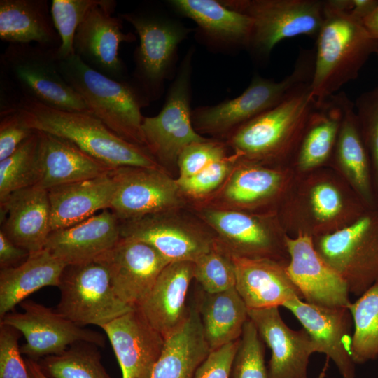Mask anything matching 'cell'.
<instances>
[{
	"label": "cell",
	"instance_id": "obj_14",
	"mask_svg": "<svg viewBox=\"0 0 378 378\" xmlns=\"http://www.w3.org/2000/svg\"><path fill=\"white\" fill-rule=\"evenodd\" d=\"M115 189L111 210L120 221L178 211L183 195L164 169L121 167L112 169Z\"/></svg>",
	"mask_w": 378,
	"mask_h": 378
},
{
	"label": "cell",
	"instance_id": "obj_29",
	"mask_svg": "<svg viewBox=\"0 0 378 378\" xmlns=\"http://www.w3.org/2000/svg\"><path fill=\"white\" fill-rule=\"evenodd\" d=\"M232 258L235 288L248 309L283 307L294 298H302L287 273V265L266 258L234 255Z\"/></svg>",
	"mask_w": 378,
	"mask_h": 378
},
{
	"label": "cell",
	"instance_id": "obj_43",
	"mask_svg": "<svg viewBox=\"0 0 378 378\" xmlns=\"http://www.w3.org/2000/svg\"><path fill=\"white\" fill-rule=\"evenodd\" d=\"M354 108L370 157L374 190L378 201V85L362 93L356 99Z\"/></svg>",
	"mask_w": 378,
	"mask_h": 378
},
{
	"label": "cell",
	"instance_id": "obj_45",
	"mask_svg": "<svg viewBox=\"0 0 378 378\" xmlns=\"http://www.w3.org/2000/svg\"><path fill=\"white\" fill-rule=\"evenodd\" d=\"M227 146L226 142L211 139L189 145L178 157L179 175L177 178L190 177L226 157L228 155Z\"/></svg>",
	"mask_w": 378,
	"mask_h": 378
},
{
	"label": "cell",
	"instance_id": "obj_23",
	"mask_svg": "<svg viewBox=\"0 0 378 378\" xmlns=\"http://www.w3.org/2000/svg\"><path fill=\"white\" fill-rule=\"evenodd\" d=\"M122 370V378H150L164 338L138 308L102 326Z\"/></svg>",
	"mask_w": 378,
	"mask_h": 378
},
{
	"label": "cell",
	"instance_id": "obj_42",
	"mask_svg": "<svg viewBox=\"0 0 378 378\" xmlns=\"http://www.w3.org/2000/svg\"><path fill=\"white\" fill-rule=\"evenodd\" d=\"M100 0H52L51 15L58 34L61 45L58 48L60 60L75 55L74 38L79 24L83 22L88 12Z\"/></svg>",
	"mask_w": 378,
	"mask_h": 378
},
{
	"label": "cell",
	"instance_id": "obj_17",
	"mask_svg": "<svg viewBox=\"0 0 378 378\" xmlns=\"http://www.w3.org/2000/svg\"><path fill=\"white\" fill-rule=\"evenodd\" d=\"M176 211L120 221V236L150 245L169 262H195L212 248L216 237Z\"/></svg>",
	"mask_w": 378,
	"mask_h": 378
},
{
	"label": "cell",
	"instance_id": "obj_24",
	"mask_svg": "<svg viewBox=\"0 0 378 378\" xmlns=\"http://www.w3.org/2000/svg\"><path fill=\"white\" fill-rule=\"evenodd\" d=\"M1 231L30 254L44 248L51 232L47 190L37 186L11 193L0 202Z\"/></svg>",
	"mask_w": 378,
	"mask_h": 378
},
{
	"label": "cell",
	"instance_id": "obj_40",
	"mask_svg": "<svg viewBox=\"0 0 378 378\" xmlns=\"http://www.w3.org/2000/svg\"><path fill=\"white\" fill-rule=\"evenodd\" d=\"M194 264V279L203 291L216 293L235 287L236 274L231 253L217 241Z\"/></svg>",
	"mask_w": 378,
	"mask_h": 378
},
{
	"label": "cell",
	"instance_id": "obj_16",
	"mask_svg": "<svg viewBox=\"0 0 378 378\" xmlns=\"http://www.w3.org/2000/svg\"><path fill=\"white\" fill-rule=\"evenodd\" d=\"M117 2L100 0L79 24L74 38V54L85 64L104 76L124 80L125 65L118 55L122 43L136 41L123 31L122 20L113 13Z\"/></svg>",
	"mask_w": 378,
	"mask_h": 378
},
{
	"label": "cell",
	"instance_id": "obj_49",
	"mask_svg": "<svg viewBox=\"0 0 378 378\" xmlns=\"http://www.w3.org/2000/svg\"><path fill=\"white\" fill-rule=\"evenodd\" d=\"M324 6L363 20L378 5V0H325Z\"/></svg>",
	"mask_w": 378,
	"mask_h": 378
},
{
	"label": "cell",
	"instance_id": "obj_3",
	"mask_svg": "<svg viewBox=\"0 0 378 378\" xmlns=\"http://www.w3.org/2000/svg\"><path fill=\"white\" fill-rule=\"evenodd\" d=\"M307 84L234 131L226 144L239 159L290 166L316 100Z\"/></svg>",
	"mask_w": 378,
	"mask_h": 378
},
{
	"label": "cell",
	"instance_id": "obj_37",
	"mask_svg": "<svg viewBox=\"0 0 378 378\" xmlns=\"http://www.w3.org/2000/svg\"><path fill=\"white\" fill-rule=\"evenodd\" d=\"M354 331L351 354L356 364L378 358V281L349 307Z\"/></svg>",
	"mask_w": 378,
	"mask_h": 378
},
{
	"label": "cell",
	"instance_id": "obj_22",
	"mask_svg": "<svg viewBox=\"0 0 378 378\" xmlns=\"http://www.w3.org/2000/svg\"><path fill=\"white\" fill-rule=\"evenodd\" d=\"M248 314L271 350L269 378H309V358L317 349L308 332L290 328L279 307L248 309Z\"/></svg>",
	"mask_w": 378,
	"mask_h": 378
},
{
	"label": "cell",
	"instance_id": "obj_9",
	"mask_svg": "<svg viewBox=\"0 0 378 378\" xmlns=\"http://www.w3.org/2000/svg\"><path fill=\"white\" fill-rule=\"evenodd\" d=\"M248 15L252 29L247 49L258 60L269 57L281 41L304 35L316 38L324 21L321 0H220Z\"/></svg>",
	"mask_w": 378,
	"mask_h": 378
},
{
	"label": "cell",
	"instance_id": "obj_13",
	"mask_svg": "<svg viewBox=\"0 0 378 378\" xmlns=\"http://www.w3.org/2000/svg\"><path fill=\"white\" fill-rule=\"evenodd\" d=\"M57 288L60 299L55 309L81 327L101 328L134 309L117 296L106 267L97 260L66 265Z\"/></svg>",
	"mask_w": 378,
	"mask_h": 378
},
{
	"label": "cell",
	"instance_id": "obj_25",
	"mask_svg": "<svg viewBox=\"0 0 378 378\" xmlns=\"http://www.w3.org/2000/svg\"><path fill=\"white\" fill-rule=\"evenodd\" d=\"M120 220L109 209L52 231L43 249L66 265L93 261L120 239Z\"/></svg>",
	"mask_w": 378,
	"mask_h": 378
},
{
	"label": "cell",
	"instance_id": "obj_7",
	"mask_svg": "<svg viewBox=\"0 0 378 378\" xmlns=\"http://www.w3.org/2000/svg\"><path fill=\"white\" fill-rule=\"evenodd\" d=\"M59 62L58 48L10 43L0 56L1 78L22 97L59 110L90 112L62 75Z\"/></svg>",
	"mask_w": 378,
	"mask_h": 378
},
{
	"label": "cell",
	"instance_id": "obj_35",
	"mask_svg": "<svg viewBox=\"0 0 378 378\" xmlns=\"http://www.w3.org/2000/svg\"><path fill=\"white\" fill-rule=\"evenodd\" d=\"M66 266L46 249L31 253L17 267L0 270V318L39 289L56 286Z\"/></svg>",
	"mask_w": 378,
	"mask_h": 378
},
{
	"label": "cell",
	"instance_id": "obj_36",
	"mask_svg": "<svg viewBox=\"0 0 378 378\" xmlns=\"http://www.w3.org/2000/svg\"><path fill=\"white\" fill-rule=\"evenodd\" d=\"M195 304L211 351L240 338L248 309L235 287L216 293L202 290Z\"/></svg>",
	"mask_w": 378,
	"mask_h": 378
},
{
	"label": "cell",
	"instance_id": "obj_1",
	"mask_svg": "<svg viewBox=\"0 0 378 378\" xmlns=\"http://www.w3.org/2000/svg\"><path fill=\"white\" fill-rule=\"evenodd\" d=\"M368 209L334 169L325 167L295 174L277 215L288 236L314 238L342 229Z\"/></svg>",
	"mask_w": 378,
	"mask_h": 378
},
{
	"label": "cell",
	"instance_id": "obj_19",
	"mask_svg": "<svg viewBox=\"0 0 378 378\" xmlns=\"http://www.w3.org/2000/svg\"><path fill=\"white\" fill-rule=\"evenodd\" d=\"M96 260L106 267L117 296L133 308L141 304L170 263L150 245L122 237Z\"/></svg>",
	"mask_w": 378,
	"mask_h": 378
},
{
	"label": "cell",
	"instance_id": "obj_32",
	"mask_svg": "<svg viewBox=\"0 0 378 378\" xmlns=\"http://www.w3.org/2000/svg\"><path fill=\"white\" fill-rule=\"evenodd\" d=\"M329 167L346 181L369 209H378L371 162L354 103L344 115Z\"/></svg>",
	"mask_w": 378,
	"mask_h": 378
},
{
	"label": "cell",
	"instance_id": "obj_33",
	"mask_svg": "<svg viewBox=\"0 0 378 378\" xmlns=\"http://www.w3.org/2000/svg\"><path fill=\"white\" fill-rule=\"evenodd\" d=\"M48 0H1L0 38L8 44L59 48L61 38Z\"/></svg>",
	"mask_w": 378,
	"mask_h": 378
},
{
	"label": "cell",
	"instance_id": "obj_30",
	"mask_svg": "<svg viewBox=\"0 0 378 378\" xmlns=\"http://www.w3.org/2000/svg\"><path fill=\"white\" fill-rule=\"evenodd\" d=\"M178 15L192 20L211 46L224 48H248L252 20L246 15L216 0H169Z\"/></svg>",
	"mask_w": 378,
	"mask_h": 378
},
{
	"label": "cell",
	"instance_id": "obj_26",
	"mask_svg": "<svg viewBox=\"0 0 378 378\" xmlns=\"http://www.w3.org/2000/svg\"><path fill=\"white\" fill-rule=\"evenodd\" d=\"M352 104L344 92L316 101L291 163L296 174L329 167L344 115Z\"/></svg>",
	"mask_w": 378,
	"mask_h": 378
},
{
	"label": "cell",
	"instance_id": "obj_51",
	"mask_svg": "<svg viewBox=\"0 0 378 378\" xmlns=\"http://www.w3.org/2000/svg\"><path fill=\"white\" fill-rule=\"evenodd\" d=\"M363 22L369 33L378 40V5Z\"/></svg>",
	"mask_w": 378,
	"mask_h": 378
},
{
	"label": "cell",
	"instance_id": "obj_20",
	"mask_svg": "<svg viewBox=\"0 0 378 378\" xmlns=\"http://www.w3.org/2000/svg\"><path fill=\"white\" fill-rule=\"evenodd\" d=\"M287 273L305 302L326 307L349 308L351 302L344 279L316 252L312 238L288 235Z\"/></svg>",
	"mask_w": 378,
	"mask_h": 378
},
{
	"label": "cell",
	"instance_id": "obj_18",
	"mask_svg": "<svg viewBox=\"0 0 378 378\" xmlns=\"http://www.w3.org/2000/svg\"><path fill=\"white\" fill-rule=\"evenodd\" d=\"M290 166H269L239 159L223 185L222 207L277 213L295 176Z\"/></svg>",
	"mask_w": 378,
	"mask_h": 378
},
{
	"label": "cell",
	"instance_id": "obj_53",
	"mask_svg": "<svg viewBox=\"0 0 378 378\" xmlns=\"http://www.w3.org/2000/svg\"><path fill=\"white\" fill-rule=\"evenodd\" d=\"M377 58H378V52H377Z\"/></svg>",
	"mask_w": 378,
	"mask_h": 378
},
{
	"label": "cell",
	"instance_id": "obj_34",
	"mask_svg": "<svg viewBox=\"0 0 378 378\" xmlns=\"http://www.w3.org/2000/svg\"><path fill=\"white\" fill-rule=\"evenodd\" d=\"M210 353L195 304L181 328L164 339L150 378H194Z\"/></svg>",
	"mask_w": 378,
	"mask_h": 378
},
{
	"label": "cell",
	"instance_id": "obj_48",
	"mask_svg": "<svg viewBox=\"0 0 378 378\" xmlns=\"http://www.w3.org/2000/svg\"><path fill=\"white\" fill-rule=\"evenodd\" d=\"M239 341V339L211 351L194 378H230Z\"/></svg>",
	"mask_w": 378,
	"mask_h": 378
},
{
	"label": "cell",
	"instance_id": "obj_38",
	"mask_svg": "<svg viewBox=\"0 0 378 378\" xmlns=\"http://www.w3.org/2000/svg\"><path fill=\"white\" fill-rule=\"evenodd\" d=\"M97 347L89 342H77L59 354L44 357L38 365L49 378H111Z\"/></svg>",
	"mask_w": 378,
	"mask_h": 378
},
{
	"label": "cell",
	"instance_id": "obj_6",
	"mask_svg": "<svg viewBox=\"0 0 378 378\" xmlns=\"http://www.w3.org/2000/svg\"><path fill=\"white\" fill-rule=\"evenodd\" d=\"M314 64V52L306 50L300 54L293 71L280 81L255 75L239 96L192 110V121L195 130L227 138L242 125L311 83Z\"/></svg>",
	"mask_w": 378,
	"mask_h": 378
},
{
	"label": "cell",
	"instance_id": "obj_12",
	"mask_svg": "<svg viewBox=\"0 0 378 378\" xmlns=\"http://www.w3.org/2000/svg\"><path fill=\"white\" fill-rule=\"evenodd\" d=\"M193 55L192 48L181 63L160 113L155 116L144 117L143 120L142 131L146 148L164 169L166 166L177 164L180 154L187 146L207 139L195 130L192 121Z\"/></svg>",
	"mask_w": 378,
	"mask_h": 378
},
{
	"label": "cell",
	"instance_id": "obj_50",
	"mask_svg": "<svg viewBox=\"0 0 378 378\" xmlns=\"http://www.w3.org/2000/svg\"><path fill=\"white\" fill-rule=\"evenodd\" d=\"M30 253L16 245L0 230V268L14 267L24 262Z\"/></svg>",
	"mask_w": 378,
	"mask_h": 378
},
{
	"label": "cell",
	"instance_id": "obj_41",
	"mask_svg": "<svg viewBox=\"0 0 378 378\" xmlns=\"http://www.w3.org/2000/svg\"><path fill=\"white\" fill-rule=\"evenodd\" d=\"M230 378H269L265 363V343L250 319L239 338Z\"/></svg>",
	"mask_w": 378,
	"mask_h": 378
},
{
	"label": "cell",
	"instance_id": "obj_4",
	"mask_svg": "<svg viewBox=\"0 0 378 378\" xmlns=\"http://www.w3.org/2000/svg\"><path fill=\"white\" fill-rule=\"evenodd\" d=\"M324 21L316 36L311 94L317 102L336 93L356 79L370 56L378 52V40L363 20L324 6Z\"/></svg>",
	"mask_w": 378,
	"mask_h": 378
},
{
	"label": "cell",
	"instance_id": "obj_27",
	"mask_svg": "<svg viewBox=\"0 0 378 378\" xmlns=\"http://www.w3.org/2000/svg\"><path fill=\"white\" fill-rule=\"evenodd\" d=\"M193 279V262L169 263L148 295L137 307L148 323L164 339L181 328L188 318L190 307L186 305V298Z\"/></svg>",
	"mask_w": 378,
	"mask_h": 378
},
{
	"label": "cell",
	"instance_id": "obj_39",
	"mask_svg": "<svg viewBox=\"0 0 378 378\" xmlns=\"http://www.w3.org/2000/svg\"><path fill=\"white\" fill-rule=\"evenodd\" d=\"M38 143L35 130L14 153L0 161V202L15 191L36 185Z\"/></svg>",
	"mask_w": 378,
	"mask_h": 378
},
{
	"label": "cell",
	"instance_id": "obj_15",
	"mask_svg": "<svg viewBox=\"0 0 378 378\" xmlns=\"http://www.w3.org/2000/svg\"><path fill=\"white\" fill-rule=\"evenodd\" d=\"M20 306L22 312L12 311L1 318V323L24 335L26 342L20 351L31 360L59 354L80 342L105 346L102 334L75 324L56 309L27 300Z\"/></svg>",
	"mask_w": 378,
	"mask_h": 378
},
{
	"label": "cell",
	"instance_id": "obj_28",
	"mask_svg": "<svg viewBox=\"0 0 378 378\" xmlns=\"http://www.w3.org/2000/svg\"><path fill=\"white\" fill-rule=\"evenodd\" d=\"M38 134L37 186L48 190L96 178L113 169L64 138L42 131Z\"/></svg>",
	"mask_w": 378,
	"mask_h": 378
},
{
	"label": "cell",
	"instance_id": "obj_52",
	"mask_svg": "<svg viewBox=\"0 0 378 378\" xmlns=\"http://www.w3.org/2000/svg\"><path fill=\"white\" fill-rule=\"evenodd\" d=\"M29 372L32 378H49L42 371L38 363L36 360L28 358L26 360Z\"/></svg>",
	"mask_w": 378,
	"mask_h": 378
},
{
	"label": "cell",
	"instance_id": "obj_11",
	"mask_svg": "<svg viewBox=\"0 0 378 378\" xmlns=\"http://www.w3.org/2000/svg\"><path fill=\"white\" fill-rule=\"evenodd\" d=\"M200 216L216 232V241L232 255L288 264V234L277 213L208 206L200 210Z\"/></svg>",
	"mask_w": 378,
	"mask_h": 378
},
{
	"label": "cell",
	"instance_id": "obj_10",
	"mask_svg": "<svg viewBox=\"0 0 378 378\" xmlns=\"http://www.w3.org/2000/svg\"><path fill=\"white\" fill-rule=\"evenodd\" d=\"M312 241L350 293L359 297L378 281V209H368L349 225Z\"/></svg>",
	"mask_w": 378,
	"mask_h": 378
},
{
	"label": "cell",
	"instance_id": "obj_44",
	"mask_svg": "<svg viewBox=\"0 0 378 378\" xmlns=\"http://www.w3.org/2000/svg\"><path fill=\"white\" fill-rule=\"evenodd\" d=\"M238 157L232 153L218 160L199 173L185 178H176L183 196L202 199L222 187L233 170Z\"/></svg>",
	"mask_w": 378,
	"mask_h": 378
},
{
	"label": "cell",
	"instance_id": "obj_46",
	"mask_svg": "<svg viewBox=\"0 0 378 378\" xmlns=\"http://www.w3.org/2000/svg\"><path fill=\"white\" fill-rule=\"evenodd\" d=\"M20 332L0 323V378H32L21 356Z\"/></svg>",
	"mask_w": 378,
	"mask_h": 378
},
{
	"label": "cell",
	"instance_id": "obj_47",
	"mask_svg": "<svg viewBox=\"0 0 378 378\" xmlns=\"http://www.w3.org/2000/svg\"><path fill=\"white\" fill-rule=\"evenodd\" d=\"M0 161L10 156L34 132L15 109L0 113Z\"/></svg>",
	"mask_w": 378,
	"mask_h": 378
},
{
	"label": "cell",
	"instance_id": "obj_21",
	"mask_svg": "<svg viewBox=\"0 0 378 378\" xmlns=\"http://www.w3.org/2000/svg\"><path fill=\"white\" fill-rule=\"evenodd\" d=\"M300 321L314 341L317 353L331 360L342 378H356L351 354L352 317L349 308L326 307L296 298L284 306Z\"/></svg>",
	"mask_w": 378,
	"mask_h": 378
},
{
	"label": "cell",
	"instance_id": "obj_5",
	"mask_svg": "<svg viewBox=\"0 0 378 378\" xmlns=\"http://www.w3.org/2000/svg\"><path fill=\"white\" fill-rule=\"evenodd\" d=\"M59 70L91 114L120 138L147 150L141 110L150 102L133 82L110 78L76 55L60 60Z\"/></svg>",
	"mask_w": 378,
	"mask_h": 378
},
{
	"label": "cell",
	"instance_id": "obj_31",
	"mask_svg": "<svg viewBox=\"0 0 378 378\" xmlns=\"http://www.w3.org/2000/svg\"><path fill=\"white\" fill-rule=\"evenodd\" d=\"M111 171L96 178L47 190L51 232L74 225L98 211L109 209L115 189Z\"/></svg>",
	"mask_w": 378,
	"mask_h": 378
},
{
	"label": "cell",
	"instance_id": "obj_2",
	"mask_svg": "<svg viewBox=\"0 0 378 378\" xmlns=\"http://www.w3.org/2000/svg\"><path fill=\"white\" fill-rule=\"evenodd\" d=\"M13 105L9 110L19 111L31 129L64 138L112 169H164L148 150L120 138L90 112L59 110L22 97Z\"/></svg>",
	"mask_w": 378,
	"mask_h": 378
},
{
	"label": "cell",
	"instance_id": "obj_8",
	"mask_svg": "<svg viewBox=\"0 0 378 378\" xmlns=\"http://www.w3.org/2000/svg\"><path fill=\"white\" fill-rule=\"evenodd\" d=\"M134 28L139 46L134 52L133 83L150 102L161 96L171 76L179 45L191 29L153 8L118 13Z\"/></svg>",
	"mask_w": 378,
	"mask_h": 378
}]
</instances>
